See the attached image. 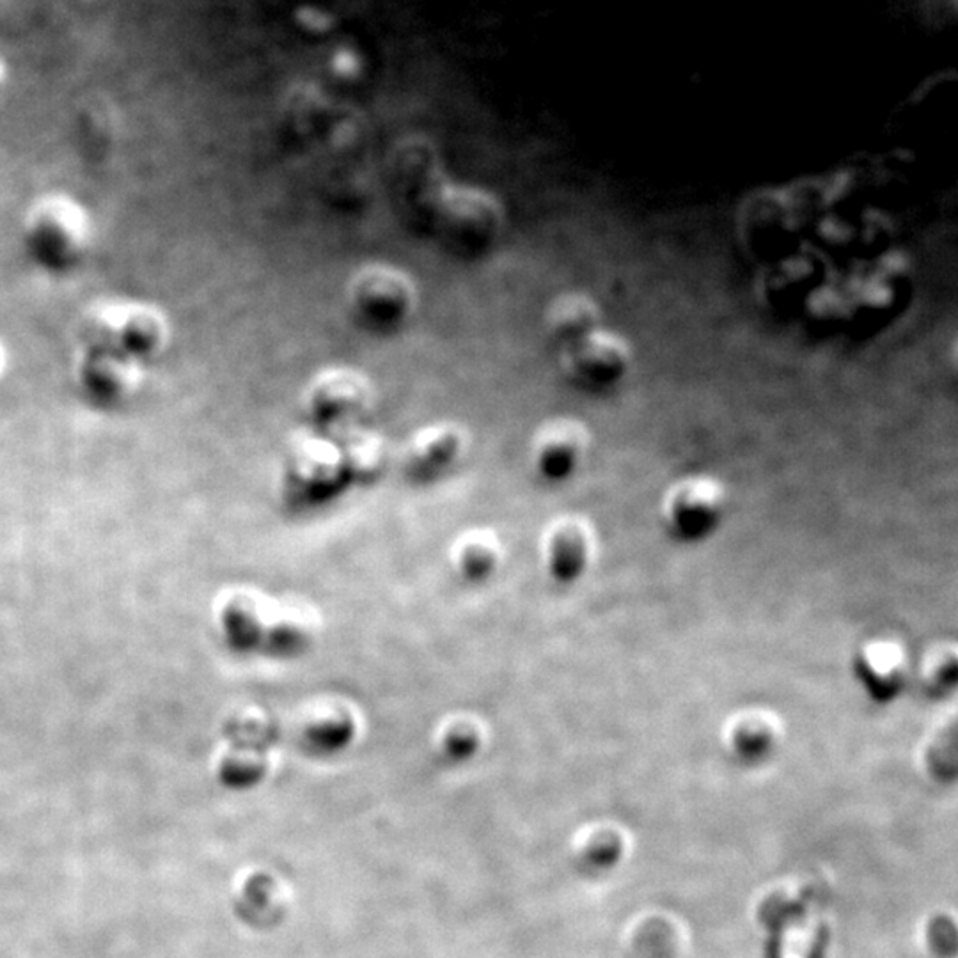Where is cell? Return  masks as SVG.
Returning <instances> with one entry per match:
<instances>
[{"label":"cell","instance_id":"6da1fadb","mask_svg":"<svg viewBox=\"0 0 958 958\" xmlns=\"http://www.w3.org/2000/svg\"><path fill=\"white\" fill-rule=\"evenodd\" d=\"M28 259L50 276H68L84 264L93 242V222L82 202L48 194L28 208L22 227Z\"/></svg>","mask_w":958,"mask_h":958},{"label":"cell","instance_id":"7a4b0ae2","mask_svg":"<svg viewBox=\"0 0 958 958\" xmlns=\"http://www.w3.org/2000/svg\"><path fill=\"white\" fill-rule=\"evenodd\" d=\"M171 322L148 302H114L100 306L84 322V348H98L147 367L170 348Z\"/></svg>","mask_w":958,"mask_h":958},{"label":"cell","instance_id":"3957f363","mask_svg":"<svg viewBox=\"0 0 958 958\" xmlns=\"http://www.w3.org/2000/svg\"><path fill=\"white\" fill-rule=\"evenodd\" d=\"M424 210L433 227L466 253L490 249L506 224L503 202L489 190L467 185L439 184L430 188Z\"/></svg>","mask_w":958,"mask_h":958},{"label":"cell","instance_id":"277c9868","mask_svg":"<svg viewBox=\"0 0 958 958\" xmlns=\"http://www.w3.org/2000/svg\"><path fill=\"white\" fill-rule=\"evenodd\" d=\"M282 492L295 506H322L352 484L338 439L329 433L301 435L282 462Z\"/></svg>","mask_w":958,"mask_h":958},{"label":"cell","instance_id":"5b68a950","mask_svg":"<svg viewBox=\"0 0 958 958\" xmlns=\"http://www.w3.org/2000/svg\"><path fill=\"white\" fill-rule=\"evenodd\" d=\"M347 304L362 329L372 334L396 332L418 309V287L409 273L395 265L367 264L348 281Z\"/></svg>","mask_w":958,"mask_h":958},{"label":"cell","instance_id":"8992f818","mask_svg":"<svg viewBox=\"0 0 958 958\" xmlns=\"http://www.w3.org/2000/svg\"><path fill=\"white\" fill-rule=\"evenodd\" d=\"M376 389L358 367L329 366L311 376L302 393L304 412L318 432L339 435L364 424L373 412Z\"/></svg>","mask_w":958,"mask_h":958},{"label":"cell","instance_id":"52a82bcc","mask_svg":"<svg viewBox=\"0 0 958 958\" xmlns=\"http://www.w3.org/2000/svg\"><path fill=\"white\" fill-rule=\"evenodd\" d=\"M634 366V344L626 334L607 325L569 347L558 348V367L564 381L592 395H604L623 386Z\"/></svg>","mask_w":958,"mask_h":958},{"label":"cell","instance_id":"ba28073f","mask_svg":"<svg viewBox=\"0 0 958 958\" xmlns=\"http://www.w3.org/2000/svg\"><path fill=\"white\" fill-rule=\"evenodd\" d=\"M589 449V430L575 416H556L536 430L531 464L549 484H563L577 475Z\"/></svg>","mask_w":958,"mask_h":958},{"label":"cell","instance_id":"9c48e42d","mask_svg":"<svg viewBox=\"0 0 958 958\" xmlns=\"http://www.w3.org/2000/svg\"><path fill=\"white\" fill-rule=\"evenodd\" d=\"M147 367L119 353L84 348L77 364L80 393L100 409H116L128 404L142 389Z\"/></svg>","mask_w":958,"mask_h":958},{"label":"cell","instance_id":"30bf717a","mask_svg":"<svg viewBox=\"0 0 958 958\" xmlns=\"http://www.w3.org/2000/svg\"><path fill=\"white\" fill-rule=\"evenodd\" d=\"M723 492L710 479H689L667 501V531L681 544H700L723 521Z\"/></svg>","mask_w":958,"mask_h":958},{"label":"cell","instance_id":"8fae6325","mask_svg":"<svg viewBox=\"0 0 958 958\" xmlns=\"http://www.w3.org/2000/svg\"><path fill=\"white\" fill-rule=\"evenodd\" d=\"M467 435L452 421L424 424L410 435L401 455V467L407 478L418 483H430L446 475L466 453Z\"/></svg>","mask_w":958,"mask_h":958},{"label":"cell","instance_id":"7c38bea8","mask_svg":"<svg viewBox=\"0 0 958 958\" xmlns=\"http://www.w3.org/2000/svg\"><path fill=\"white\" fill-rule=\"evenodd\" d=\"M276 600L256 589H231L217 609V623L227 646L238 652L264 650Z\"/></svg>","mask_w":958,"mask_h":958},{"label":"cell","instance_id":"4fadbf2b","mask_svg":"<svg viewBox=\"0 0 958 958\" xmlns=\"http://www.w3.org/2000/svg\"><path fill=\"white\" fill-rule=\"evenodd\" d=\"M361 715L343 700L316 701L299 718L296 733L311 751L339 752L355 743L361 732Z\"/></svg>","mask_w":958,"mask_h":958},{"label":"cell","instance_id":"5bb4252c","mask_svg":"<svg viewBox=\"0 0 958 958\" xmlns=\"http://www.w3.org/2000/svg\"><path fill=\"white\" fill-rule=\"evenodd\" d=\"M541 324L556 347H569L606 325V311L592 293L564 290L547 302Z\"/></svg>","mask_w":958,"mask_h":958},{"label":"cell","instance_id":"9a60e30c","mask_svg":"<svg viewBox=\"0 0 958 958\" xmlns=\"http://www.w3.org/2000/svg\"><path fill=\"white\" fill-rule=\"evenodd\" d=\"M592 556L589 535L579 524H561L547 538V572L558 586L579 583L589 569Z\"/></svg>","mask_w":958,"mask_h":958},{"label":"cell","instance_id":"2e32d148","mask_svg":"<svg viewBox=\"0 0 958 958\" xmlns=\"http://www.w3.org/2000/svg\"><path fill=\"white\" fill-rule=\"evenodd\" d=\"M854 671L869 698L878 703L897 698L906 681L902 655L888 643L866 644L855 657Z\"/></svg>","mask_w":958,"mask_h":958},{"label":"cell","instance_id":"e0dca14e","mask_svg":"<svg viewBox=\"0 0 958 958\" xmlns=\"http://www.w3.org/2000/svg\"><path fill=\"white\" fill-rule=\"evenodd\" d=\"M318 618L295 601H276L264 650L278 657H296L315 643Z\"/></svg>","mask_w":958,"mask_h":958},{"label":"cell","instance_id":"ac0fdd59","mask_svg":"<svg viewBox=\"0 0 958 958\" xmlns=\"http://www.w3.org/2000/svg\"><path fill=\"white\" fill-rule=\"evenodd\" d=\"M503 561L501 541L492 531L472 529L453 544L452 564L466 583H487L498 573Z\"/></svg>","mask_w":958,"mask_h":958},{"label":"cell","instance_id":"d6986e66","mask_svg":"<svg viewBox=\"0 0 958 958\" xmlns=\"http://www.w3.org/2000/svg\"><path fill=\"white\" fill-rule=\"evenodd\" d=\"M339 446L347 462L352 483L367 484L381 478L389 462L386 439L364 424L339 433Z\"/></svg>","mask_w":958,"mask_h":958},{"label":"cell","instance_id":"ffe728a7","mask_svg":"<svg viewBox=\"0 0 958 958\" xmlns=\"http://www.w3.org/2000/svg\"><path fill=\"white\" fill-rule=\"evenodd\" d=\"M780 744V726L766 714H746L733 721L728 729V746L743 761H761L771 757Z\"/></svg>","mask_w":958,"mask_h":958},{"label":"cell","instance_id":"44dd1931","mask_svg":"<svg viewBox=\"0 0 958 958\" xmlns=\"http://www.w3.org/2000/svg\"><path fill=\"white\" fill-rule=\"evenodd\" d=\"M483 744L484 726L475 715H449L435 729V747L449 761L470 760Z\"/></svg>","mask_w":958,"mask_h":958},{"label":"cell","instance_id":"7402d4cb","mask_svg":"<svg viewBox=\"0 0 958 958\" xmlns=\"http://www.w3.org/2000/svg\"><path fill=\"white\" fill-rule=\"evenodd\" d=\"M224 735L233 746L267 751L279 735V724L264 706L245 705L233 710L224 721Z\"/></svg>","mask_w":958,"mask_h":958},{"label":"cell","instance_id":"603a6c76","mask_svg":"<svg viewBox=\"0 0 958 958\" xmlns=\"http://www.w3.org/2000/svg\"><path fill=\"white\" fill-rule=\"evenodd\" d=\"M926 772L939 783L958 780V709L937 726L923 755Z\"/></svg>","mask_w":958,"mask_h":958},{"label":"cell","instance_id":"cb8c5ba5","mask_svg":"<svg viewBox=\"0 0 958 958\" xmlns=\"http://www.w3.org/2000/svg\"><path fill=\"white\" fill-rule=\"evenodd\" d=\"M267 772V758L264 749L256 747L233 746L230 744L226 755L219 766V775L224 785L249 786L258 783Z\"/></svg>","mask_w":958,"mask_h":958},{"label":"cell","instance_id":"d4e9b609","mask_svg":"<svg viewBox=\"0 0 958 958\" xmlns=\"http://www.w3.org/2000/svg\"><path fill=\"white\" fill-rule=\"evenodd\" d=\"M958 687V650H943L921 678L920 692L926 700H941Z\"/></svg>","mask_w":958,"mask_h":958},{"label":"cell","instance_id":"484cf974","mask_svg":"<svg viewBox=\"0 0 958 958\" xmlns=\"http://www.w3.org/2000/svg\"><path fill=\"white\" fill-rule=\"evenodd\" d=\"M5 367H8V353H5L4 344L0 341V382L4 378Z\"/></svg>","mask_w":958,"mask_h":958},{"label":"cell","instance_id":"4316f807","mask_svg":"<svg viewBox=\"0 0 958 958\" xmlns=\"http://www.w3.org/2000/svg\"><path fill=\"white\" fill-rule=\"evenodd\" d=\"M951 366L958 373V336L955 338L954 344H951Z\"/></svg>","mask_w":958,"mask_h":958},{"label":"cell","instance_id":"83f0119b","mask_svg":"<svg viewBox=\"0 0 958 958\" xmlns=\"http://www.w3.org/2000/svg\"><path fill=\"white\" fill-rule=\"evenodd\" d=\"M5 80H8V77H5V67L0 62V100H2V94H4Z\"/></svg>","mask_w":958,"mask_h":958}]
</instances>
